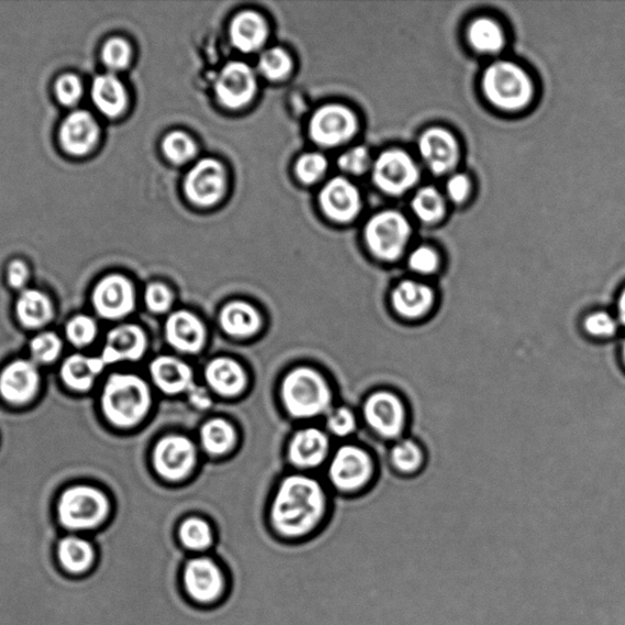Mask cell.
I'll return each mask as SVG.
<instances>
[{
	"label": "cell",
	"mask_w": 625,
	"mask_h": 625,
	"mask_svg": "<svg viewBox=\"0 0 625 625\" xmlns=\"http://www.w3.org/2000/svg\"><path fill=\"white\" fill-rule=\"evenodd\" d=\"M320 482L294 476L281 482L267 512L269 528L279 540L303 543L320 534L331 520Z\"/></svg>",
	"instance_id": "1"
},
{
	"label": "cell",
	"mask_w": 625,
	"mask_h": 625,
	"mask_svg": "<svg viewBox=\"0 0 625 625\" xmlns=\"http://www.w3.org/2000/svg\"><path fill=\"white\" fill-rule=\"evenodd\" d=\"M112 515V503L97 488L79 486L62 492L56 522L64 534L93 535L101 532Z\"/></svg>",
	"instance_id": "2"
},
{
	"label": "cell",
	"mask_w": 625,
	"mask_h": 625,
	"mask_svg": "<svg viewBox=\"0 0 625 625\" xmlns=\"http://www.w3.org/2000/svg\"><path fill=\"white\" fill-rule=\"evenodd\" d=\"M180 584L185 596L194 606L214 609L228 595L230 576L213 554L193 555L183 563Z\"/></svg>",
	"instance_id": "3"
},
{
	"label": "cell",
	"mask_w": 625,
	"mask_h": 625,
	"mask_svg": "<svg viewBox=\"0 0 625 625\" xmlns=\"http://www.w3.org/2000/svg\"><path fill=\"white\" fill-rule=\"evenodd\" d=\"M481 89L488 102L503 112H521L535 94L528 71L517 63L496 60L482 74Z\"/></svg>",
	"instance_id": "4"
},
{
	"label": "cell",
	"mask_w": 625,
	"mask_h": 625,
	"mask_svg": "<svg viewBox=\"0 0 625 625\" xmlns=\"http://www.w3.org/2000/svg\"><path fill=\"white\" fill-rule=\"evenodd\" d=\"M102 408L107 420L115 426H135L150 408L147 383L134 375L112 376L103 390Z\"/></svg>",
	"instance_id": "5"
},
{
	"label": "cell",
	"mask_w": 625,
	"mask_h": 625,
	"mask_svg": "<svg viewBox=\"0 0 625 625\" xmlns=\"http://www.w3.org/2000/svg\"><path fill=\"white\" fill-rule=\"evenodd\" d=\"M282 399L295 418H312L325 413L332 404V392L316 371L299 368L290 372L282 383Z\"/></svg>",
	"instance_id": "6"
},
{
	"label": "cell",
	"mask_w": 625,
	"mask_h": 625,
	"mask_svg": "<svg viewBox=\"0 0 625 625\" xmlns=\"http://www.w3.org/2000/svg\"><path fill=\"white\" fill-rule=\"evenodd\" d=\"M412 233V225L402 213L383 211L370 219L365 235L372 255L383 261H394L408 249Z\"/></svg>",
	"instance_id": "7"
},
{
	"label": "cell",
	"mask_w": 625,
	"mask_h": 625,
	"mask_svg": "<svg viewBox=\"0 0 625 625\" xmlns=\"http://www.w3.org/2000/svg\"><path fill=\"white\" fill-rule=\"evenodd\" d=\"M420 180L418 164L400 148L382 152L372 166V181L380 191L392 197L410 192Z\"/></svg>",
	"instance_id": "8"
},
{
	"label": "cell",
	"mask_w": 625,
	"mask_h": 625,
	"mask_svg": "<svg viewBox=\"0 0 625 625\" xmlns=\"http://www.w3.org/2000/svg\"><path fill=\"white\" fill-rule=\"evenodd\" d=\"M418 152L425 167L436 177L451 174L460 160L457 137L451 131L442 126L423 131L418 138Z\"/></svg>",
	"instance_id": "9"
},
{
	"label": "cell",
	"mask_w": 625,
	"mask_h": 625,
	"mask_svg": "<svg viewBox=\"0 0 625 625\" xmlns=\"http://www.w3.org/2000/svg\"><path fill=\"white\" fill-rule=\"evenodd\" d=\"M357 118L344 105H325L311 120L310 134L315 144L332 148L344 145L357 133Z\"/></svg>",
	"instance_id": "10"
},
{
	"label": "cell",
	"mask_w": 625,
	"mask_h": 625,
	"mask_svg": "<svg viewBox=\"0 0 625 625\" xmlns=\"http://www.w3.org/2000/svg\"><path fill=\"white\" fill-rule=\"evenodd\" d=\"M226 171L222 163L208 158L197 163L185 180V192L196 205L211 207L223 199Z\"/></svg>",
	"instance_id": "11"
},
{
	"label": "cell",
	"mask_w": 625,
	"mask_h": 625,
	"mask_svg": "<svg viewBox=\"0 0 625 625\" xmlns=\"http://www.w3.org/2000/svg\"><path fill=\"white\" fill-rule=\"evenodd\" d=\"M92 301L96 312L104 320H122L135 309L133 283L119 274L108 276L96 284Z\"/></svg>",
	"instance_id": "12"
},
{
	"label": "cell",
	"mask_w": 625,
	"mask_h": 625,
	"mask_svg": "<svg viewBox=\"0 0 625 625\" xmlns=\"http://www.w3.org/2000/svg\"><path fill=\"white\" fill-rule=\"evenodd\" d=\"M365 415L371 429L388 438L399 437L408 422L403 401L391 391L372 393L366 402Z\"/></svg>",
	"instance_id": "13"
},
{
	"label": "cell",
	"mask_w": 625,
	"mask_h": 625,
	"mask_svg": "<svg viewBox=\"0 0 625 625\" xmlns=\"http://www.w3.org/2000/svg\"><path fill=\"white\" fill-rule=\"evenodd\" d=\"M98 558V548L90 536L63 534L56 545V559L64 574L83 578L93 572Z\"/></svg>",
	"instance_id": "14"
},
{
	"label": "cell",
	"mask_w": 625,
	"mask_h": 625,
	"mask_svg": "<svg viewBox=\"0 0 625 625\" xmlns=\"http://www.w3.org/2000/svg\"><path fill=\"white\" fill-rule=\"evenodd\" d=\"M215 92L219 102L228 109H241L248 105L257 92L254 70L245 63L227 64L219 75Z\"/></svg>",
	"instance_id": "15"
},
{
	"label": "cell",
	"mask_w": 625,
	"mask_h": 625,
	"mask_svg": "<svg viewBox=\"0 0 625 625\" xmlns=\"http://www.w3.org/2000/svg\"><path fill=\"white\" fill-rule=\"evenodd\" d=\"M101 138V126L96 118L86 111H75L63 120L59 129V144L71 157L81 158L91 153Z\"/></svg>",
	"instance_id": "16"
},
{
	"label": "cell",
	"mask_w": 625,
	"mask_h": 625,
	"mask_svg": "<svg viewBox=\"0 0 625 625\" xmlns=\"http://www.w3.org/2000/svg\"><path fill=\"white\" fill-rule=\"evenodd\" d=\"M372 475V462L364 449L346 446L339 449L331 466L333 484L342 491L364 488Z\"/></svg>",
	"instance_id": "17"
},
{
	"label": "cell",
	"mask_w": 625,
	"mask_h": 625,
	"mask_svg": "<svg viewBox=\"0 0 625 625\" xmlns=\"http://www.w3.org/2000/svg\"><path fill=\"white\" fill-rule=\"evenodd\" d=\"M196 464V448L183 436L164 437L155 449V466L166 479L180 480L188 476Z\"/></svg>",
	"instance_id": "18"
},
{
	"label": "cell",
	"mask_w": 625,
	"mask_h": 625,
	"mask_svg": "<svg viewBox=\"0 0 625 625\" xmlns=\"http://www.w3.org/2000/svg\"><path fill=\"white\" fill-rule=\"evenodd\" d=\"M320 201L326 216L337 223L355 221L361 210L358 189L344 178L328 181L321 192Z\"/></svg>",
	"instance_id": "19"
},
{
	"label": "cell",
	"mask_w": 625,
	"mask_h": 625,
	"mask_svg": "<svg viewBox=\"0 0 625 625\" xmlns=\"http://www.w3.org/2000/svg\"><path fill=\"white\" fill-rule=\"evenodd\" d=\"M435 299L436 293L431 284L414 279L399 282L391 293L394 312L409 321H418L429 314Z\"/></svg>",
	"instance_id": "20"
},
{
	"label": "cell",
	"mask_w": 625,
	"mask_h": 625,
	"mask_svg": "<svg viewBox=\"0 0 625 625\" xmlns=\"http://www.w3.org/2000/svg\"><path fill=\"white\" fill-rule=\"evenodd\" d=\"M40 372L30 360H16L0 375V394L13 404H24L34 399L40 389Z\"/></svg>",
	"instance_id": "21"
},
{
	"label": "cell",
	"mask_w": 625,
	"mask_h": 625,
	"mask_svg": "<svg viewBox=\"0 0 625 625\" xmlns=\"http://www.w3.org/2000/svg\"><path fill=\"white\" fill-rule=\"evenodd\" d=\"M146 348L147 337L139 326L122 325L108 334L102 359L104 365L138 360L145 355Z\"/></svg>",
	"instance_id": "22"
},
{
	"label": "cell",
	"mask_w": 625,
	"mask_h": 625,
	"mask_svg": "<svg viewBox=\"0 0 625 625\" xmlns=\"http://www.w3.org/2000/svg\"><path fill=\"white\" fill-rule=\"evenodd\" d=\"M177 540L191 556L212 554L216 545L215 526L202 514L188 515L177 526Z\"/></svg>",
	"instance_id": "23"
},
{
	"label": "cell",
	"mask_w": 625,
	"mask_h": 625,
	"mask_svg": "<svg viewBox=\"0 0 625 625\" xmlns=\"http://www.w3.org/2000/svg\"><path fill=\"white\" fill-rule=\"evenodd\" d=\"M166 336L169 345L183 354L199 353L205 342L204 326L199 317L185 311L169 316Z\"/></svg>",
	"instance_id": "24"
},
{
	"label": "cell",
	"mask_w": 625,
	"mask_h": 625,
	"mask_svg": "<svg viewBox=\"0 0 625 625\" xmlns=\"http://www.w3.org/2000/svg\"><path fill=\"white\" fill-rule=\"evenodd\" d=\"M91 97L98 112L109 119L122 116L129 105L126 87L111 72L97 76L92 82Z\"/></svg>",
	"instance_id": "25"
},
{
	"label": "cell",
	"mask_w": 625,
	"mask_h": 625,
	"mask_svg": "<svg viewBox=\"0 0 625 625\" xmlns=\"http://www.w3.org/2000/svg\"><path fill=\"white\" fill-rule=\"evenodd\" d=\"M230 37H232L233 45L241 52L259 51L265 46L268 37L265 18L255 12L239 13L230 25Z\"/></svg>",
	"instance_id": "26"
},
{
	"label": "cell",
	"mask_w": 625,
	"mask_h": 625,
	"mask_svg": "<svg viewBox=\"0 0 625 625\" xmlns=\"http://www.w3.org/2000/svg\"><path fill=\"white\" fill-rule=\"evenodd\" d=\"M150 375L156 386L169 394L189 392L194 386L191 368L177 358H157L150 366Z\"/></svg>",
	"instance_id": "27"
},
{
	"label": "cell",
	"mask_w": 625,
	"mask_h": 625,
	"mask_svg": "<svg viewBox=\"0 0 625 625\" xmlns=\"http://www.w3.org/2000/svg\"><path fill=\"white\" fill-rule=\"evenodd\" d=\"M467 40L471 48L486 56H495L506 46V34L499 21L488 16L477 18L467 29Z\"/></svg>",
	"instance_id": "28"
},
{
	"label": "cell",
	"mask_w": 625,
	"mask_h": 625,
	"mask_svg": "<svg viewBox=\"0 0 625 625\" xmlns=\"http://www.w3.org/2000/svg\"><path fill=\"white\" fill-rule=\"evenodd\" d=\"M205 378L211 388L223 397H235L246 387V375L235 360L217 358L207 367Z\"/></svg>",
	"instance_id": "29"
},
{
	"label": "cell",
	"mask_w": 625,
	"mask_h": 625,
	"mask_svg": "<svg viewBox=\"0 0 625 625\" xmlns=\"http://www.w3.org/2000/svg\"><path fill=\"white\" fill-rule=\"evenodd\" d=\"M327 447V438L321 431L305 429L293 437L290 458L295 466L316 467L323 462Z\"/></svg>",
	"instance_id": "30"
},
{
	"label": "cell",
	"mask_w": 625,
	"mask_h": 625,
	"mask_svg": "<svg viewBox=\"0 0 625 625\" xmlns=\"http://www.w3.org/2000/svg\"><path fill=\"white\" fill-rule=\"evenodd\" d=\"M102 358L74 355L64 361L62 378L75 391H87L93 387L96 378L104 368Z\"/></svg>",
	"instance_id": "31"
},
{
	"label": "cell",
	"mask_w": 625,
	"mask_h": 625,
	"mask_svg": "<svg viewBox=\"0 0 625 625\" xmlns=\"http://www.w3.org/2000/svg\"><path fill=\"white\" fill-rule=\"evenodd\" d=\"M16 313L21 324L30 328H37L52 320V302L48 295L41 291L26 290L20 294Z\"/></svg>",
	"instance_id": "32"
},
{
	"label": "cell",
	"mask_w": 625,
	"mask_h": 625,
	"mask_svg": "<svg viewBox=\"0 0 625 625\" xmlns=\"http://www.w3.org/2000/svg\"><path fill=\"white\" fill-rule=\"evenodd\" d=\"M221 324L228 335L246 337L258 331L260 316L250 304L233 302L223 310Z\"/></svg>",
	"instance_id": "33"
},
{
	"label": "cell",
	"mask_w": 625,
	"mask_h": 625,
	"mask_svg": "<svg viewBox=\"0 0 625 625\" xmlns=\"http://www.w3.org/2000/svg\"><path fill=\"white\" fill-rule=\"evenodd\" d=\"M411 208L421 223L436 225L444 221L446 215V196L433 188V186H425V188L415 192Z\"/></svg>",
	"instance_id": "34"
},
{
	"label": "cell",
	"mask_w": 625,
	"mask_h": 625,
	"mask_svg": "<svg viewBox=\"0 0 625 625\" xmlns=\"http://www.w3.org/2000/svg\"><path fill=\"white\" fill-rule=\"evenodd\" d=\"M201 442L207 453L223 455L235 445L236 433L227 422L214 420L202 427Z\"/></svg>",
	"instance_id": "35"
},
{
	"label": "cell",
	"mask_w": 625,
	"mask_h": 625,
	"mask_svg": "<svg viewBox=\"0 0 625 625\" xmlns=\"http://www.w3.org/2000/svg\"><path fill=\"white\" fill-rule=\"evenodd\" d=\"M391 460L393 467L402 473H415L423 467L425 456L418 443L411 440V438H404L393 446Z\"/></svg>",
	"instance_id": "36"
},
{
	"label": "cell",
	"mask_w": 625,
	"mask_h": 625,
	"mask_svg": "<svg viewBox=\"0 0 625 625\" xmlns=\"http://www.w3.org/2000/svg\"><path fill=\"white\" fill-rule=\"evenodd\" d=\"M258 68L268 80L280 81L290 75L292 60L288 52L281 48H271L261 54Z\"/></svg>",
	"instance_id": "37"
},
{
	"label": "cell",
	"mask_w": 625,
	"mask_h": 625,
	"mask_svg": "<svg viewBox=\"0 0 625 625\" xmlns=\"http://www.w3.org/2000/svg\"><path fill=\"white\" fill-rule=\"evenodd\" d=\"M161 148L164 155L174 164H185L191 160L197 153L194 141L180 131H174L164 138Z\"/></svg>",
	"instance_id": "38"
},
{
	"label": "cell",
	"mask_w": 625,
	"mask_h": 625,
	"mask_svg": "<svg viewBox=\"0 0 625 625\" xmlns=\"http://www.w3.org/2000/svg\"><path fill=\"white\" fill-rule=\"evenodd\" d=\"M131 47L124 38L114 37L108 40L102 48V62L111 71L125 70L131 62Z\"/></svg>",
	"instance_id": "39"
},
{
	"label": "cell",
	"mask_w": 625,
	"mask_h": 625,
	"mask_svg": "<svg viewBox=\"0 0 625 625\" xmlns=\"http://www.w3.org/2000/svg\"><path fill=\"white\" fill-rule=\"evenodd\" d=\"M440 267L442 256L429 245L415 247L409 256V268L418 276H433Z\"/></svg>",
	"instance_id": "40"
},
{
	"label": "cell",
	"mask_w": 625,
	"mask_h": 625,
	"mask_svg": "<svg viewBox=\"0 0 625 625\" xmlns=\"http://www.w3.org/2000/svg\"><path fill=\"white\" fill-rule=\"evenodd\" d=\"M620 322L606 311H596L584 317L583 327L587 334L596 338H610L618 333Z\"/></svg>",
	"instance_id": "41"
},
{
	"label": "cell",
	"mask_w": 625,
	"mask_h": 625,
	"mask_svg": "<svg viewBox=\"0 0 625 625\" xmlns=\"http://www.w3.org/2000/svg\"><path fill=\"white\" fill-rule=\"evenodd\" d=\"M60 350V338L53 333L40 334L31 342V355L42 365H48L56 360Z\"/></svg>",
	"instance_id": "42"
},
{
	"label": "cell",
	"mask_w": 625,
	"mask_h": 625,
	"mask_svg": "<svg viewBox=\"0 0 625 625\" xmlns=\"http://www.w3.org/2000/svg\"><path fill=\"white\" fill-rule=\"evenodd\" d=\"M327 161L321 153H306L295 163V174L303 183H314L323 178Z\"/></svg>",
	"instance_id": "43"
},
{
	"label": "cell",
	"mask_w": 625,
	"mask_h": 625,
	"mask_svg": "<svg viewBox=\"0 0 625 625\" xmlns=\"http://www.w3.org/2000/svg\"><path fill=\"white\" fill-rule=\"evenodd\" d=\"M67 336L75 346L90 345L97 336V324L91 316H75L67 325Z\"/></svg>",
	"instance_id": "44"
},
{
	"label": "cell",
	"mask_w": 625,
	"mask_h": 625,
	"mask_svg": "<svg viewBox=\"0 0 625 625\" xmlns=\"http://www.w3.org/2000/svg\"><path fill=\"white\" fill-rule=\"evenodd\" d=\"M57 100L65 107H75L81 101L83 86L78 76L72 74L62 75L54 86Z\"/></svg>",
	"instance_id": "45"
},
{
	"label": "cell",
	"mask_w": 625,
	"mask_h": 625,
	"mask_svg": "<svg viewBox=\"0 0 625 625\" xmlns=\"http://www.w3.org/2000/svg\"><path fill=\"white\" fill-rule=\"evenodd\" d=\"M471 190H473V183H471L467 174L456 172L449 175L445 186L447 200L456 204H462L469 199Z\"/></svg>",
	"instance_id": "46"
},
{
	"label": "cell",
	"mask_w": 625,
	"mask_h": 625,
	"mask_svg": "<svg viewBox=\"0 0 625 625\" xmlns=\"http://www.w3.org/2000/svg\"><path fill=\"white\" fill-rule=\"evenodd\" d=\"M370 164L369 150L364 146L347 150L338 159L339 168L354 175L365 174L370 168Z\"/></svg>",
	"instance_id": "47"
},
{
	"label": "cell",
	"mask_w": 625,
	"mask_h": 625,
	"mask_svg": "<svg viewBox=\"0 0 625 625\" xmlns=\"http://www.w3.org/2000/svg\"><path fill=\"white\" fill-rule=\"evenodd\" d=\"M145 300L150 312L164 313L170 309L172 294L164 284L153 283L146 290Z\"/></svg>",
	"instance_id": "48"
},
{
	"label": "cell",
	"mask_w": 625,
	"mask_h": 625,
	"mask_svg": "<svg viewBox=\"0 0 625 625\" xmlns=\"http://www.w3.org/2000/svg\"><path fill=\"white\" fill-rule=\"evenodd\" d=\"M327 425L334 434L346 436L355 431L356 421L347 409H338L328 416Z\"/></svg>",
	"instance_id": "49"
},
{
	"label": "cell",
	"mask_w": 625,
	"mask_h": 625,
	"mask_svg": "<svg viewBox=\"0 0 625 625\" xmlns=\"http://www.w3.org/2000/svg\"><path fill=\"white\" fill-rule=\"evenodd\" d=\"M30 278L29 268L24 261L14 260L8 268V281L10 287L16 290L25 288Z\"/></svg>",
	"instance_id": "50"
},
{
	"label": "cell",
	"mask_w": 625,
	"mask_h": 625,
	"mask_svg": "<svg viewBox=\"0 0 625 625\" xmlns=\"http://www.w3.org/2000/svg\"><path fill=\"white\" fill-rule=\"evenodd\" d=\"M189 397L191 403L197 409L207 410L212 405L210 393H208L203 388L193 386L189 391Z\"/></svg>",
	"instance_id": "51"
},
{
	"label": "cell",
	"mask_w": 625,
	"mask_h": 625,
	"mask_svg": "<svg viewBox=\"0 0 625 625\" xmlns=\"http://www.w3.org/2000/svg\"><path fill=\"white\" fill-rule=\"evenodd\" d=\"M617 320L625 327V287L621 291L617 300Z\"/></svg>",
	"instance_id": "52"
},
{
	"label": "cell",
	"mask_w": 625,
	"mask_h": 625,
	"mask_svg": "<svg viewBox=\"0 0 625 625\" xmlns=\"http://www.w3.org/2000/svg\"><path fill=\"white\" fill-rule=\"evenodd\" d=\"M621 357H622L623 365L625 367V339H624V343L622 345Z\"/></svg>",
	"instance_id": "53"
}]
</instances>
